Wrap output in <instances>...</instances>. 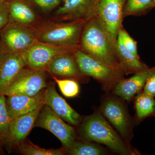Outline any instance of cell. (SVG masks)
Instances as JSON below:
<instances>
[{
	"mask_svg": "<svg viewBox=\"0 0 155 155\" xmlns=\"http://www.w3.org/2000/svg\"><path fill=\"white\" fill-rule=\"evenodd\" d=\"M116 42L96 16L84 25L79 50L107 67L125 74L117 56Z\"/></svg>",
	"mask_w": 155,
	"mask_h": 155,
	"instance_id": "cell-1",
	"label": "cell"
},
{
	"mask_svg": "<svg viewBox=\"0 0 155 155\" xmlns=\"http://www.w3.org/2000/svg\"><path fill=\"white\" fill-rule=\"evenodd\" d=\"M79 133L87 141L104 145L114 152L123 155L137 154L114 130L101 112H95L85 117Z\"/></svg>",
	"mask_w": 155,
	"mask_h": 155,
	"instance_id": "cell-2",
	"label": "cell"
},
{
	"mask_svg": "<svg viewBox=\"0 0 155 155\" xmlns=\"http://www.w3.org/2000/svg\"><path fill=\"white\" fill-rule=\"evenodd\" d=\"M86 22H49L34 28L38 41L75 51L79 49L82 29Z\"/></svg>",
	"mask_w": 155,
	"mask_h": 155,
	"instance_id": "cell-3",
	"label": "cell"
},
{
	"mask_svg": "<svg viewBox=\"0 0 155 155\" xmlns=\"http://www.w3.org/2000/svg\"><path fill=\"white\" fill-rule=\"evenodd\" d=\"M74 55L81 74L98 81L107 92L113 90L116 84L124 78V73L107 67L80 50L75 51Z\"/></svg>",
	"mask_w": 155,
	"mask_h": 155,
	"instance_id": "cell-4",
	"label": "cell"
},
{
	"mask_svg": "<svg viewBox=\"0 0 155 155\" xmlns=\"http://www.w3.org/2000/svg\"><path fill=\"white\" fill-rule=\"evenodd\" d=\"M37 41L34 27L11 21L0 32V49L2 52L21 54Z\"/></svg>",
	"mask_w": 155,
	"mask_h": 155,
	"instance_id": "cell-5",
	"label": "cell"
},
{
	"mask_svg": "<svg viewBox=\"0 0 155 155\" xmlns=\"http://www.w3.org/2000/svg\"><path fill=\"white\" fill-rule=\"evenodd\" d=\"M100 112L129 145L133 123L124 104L117 99L108 97L102 104Z\"/></svg>",
	"mask_w": 155,
	"mask_h": 155,
	"instance_id": "cell-6",
	"label": "cell"
},
{
	"mask_svg": "<svg viewBox=\"0 0 155 155\" xmlns=\"http://www.w3.org/2000/svg\"><path fill=\"white\" fill-rule=\"evenodd\" d=\"M45 71L25 67L3 93L11 95H35L47 87Z\"/></svg>",
	"mask_w": 155,
	"mask_h": 155,
	"instance_id": "cell-7",
	"label": "cell"
},
{
	"mask_svg": "<svg viewBox=\"0 0 155 155\" xmlns=\"http://www.w3.org/2000/svg\"><path fill=\"white\" fill-rule=\"evenodd\" d=\"M34 127H41L53 134L67 151L75 141L76 134L74 127L65 123L46 105L40 112Z\"/></svg>",
	"mask_w": 155,
	"mask_h": 155,
	"instance_id": "cell-8",
	"label": "cell"
},
{
	"mask_svg": "<svg viewBox=\"0 0 155 155\" xmlns=\"http://www.w3.org/2000/svg\"><path fill=\"white\" fill-rule=\"evenodd\" d=\"M68 52L74 51L37 41L22 54L26 67L35 70L46 71L54 58Z\"/></svg>",
	"mask_w": 155,
	"mask_h": 155,
	"instance_id": "cell-9",
	"label": "cell"
},
{
	"mask_svg": "<svg viewBox=\"0 0 155 155\" xmlns=\"http://www.w3.org/2000/svg\"><path fill=\"white\" fill-rule=\"evenodd\" d=\"M55 13L56 19L65 21H87L97 15L100 0H64Z\"/></svg>",
	"mask_w": 155,
	"mask_h": 155,
	"instance_id": "cell-10",
	"label": "cell"
},
{
	"mask_svg": "<svg viewBox=\"0 0 155 155\" xmlns=\"http://www.w3.org/2000/svg\"><path fill=\"white\" fill-rule=\"evenodd\" d=\"M125 0H100L97 16L108 32L117 40L122 25Z\"/></svg>",
	"mask_w": 155,
	"mask_h": 155,
	"instance_id": "cell-11",
	"label": "cell"
},
{
	"mask_svg": "<svg viewBox=\"0 0 155 155\" xmlns=\"http://www.w3.org/2000/svg\"><path fill=\"white\" fill-rule=\"evenodd\" d=\"M45 104L28 114L11 120L8 136L6 144L12 147H19L22 144L34 127L35 123Z\"/></svg>",
	"mask_w": 155,
	"mask_h": 155,
	"instance_id": "cell-12",
	"label": "cell"
},
{
	"mask_svg": "<svg viewBox=\"0 0 155 155\" xmlns=\"http://www.w3.org/2000/svg\"><path fill=\"white\" fill-rule=\"evenodd\" d=\"M26 67L22 53H0V95Z\"/></svg>",
	"mask_w": 155,
	"mask_h": 155,
	"instance_id": "cell-13",
	"label": "cell"
},
{
	"mask_svg": "<svg viewBox=\"0 0 155 155\" xmlns=\"http://www.w3.org/2000/svg\"><path fill=\"white\" fill-rule=\"evenodd\" d=\"M44 104L64 121L73 125L82 122L81 116L58 94L54 84L49 85L45 89Z\"/></svg>",
	"mask_w": 155,
	"mask_h": 155,
	"instance_id": "cell-14",
	"label": "cell"
},
{
	"mask_svg": "<svg viewBox=\"0 0 155 155\" xmlns=\"http://www.w3.org/2000/svg\"><path fill=\"white\" fill-rule=\"evenodd\" d=\"M45 89L38 94L31 96L23 95L7 96L6 107L11 121L17 117L30 113L40 106L45 104Z\"/></svg>",
	"mask_w": 155,
	"mask_h": 155,
	"instance_id": "cell-15",
	"label": "cell"
},
{
	"mask_svg": "<svg viewBox=\"0 0 155 155\" xmlns=\"http://www.w3.org/2000/svg\"><path fill=\"white\" fill-rule=\"evenodd\" d=\"M47 71L53 75L75 80H83L86 77L81 72L74 52H72L57 56L49 65Z\"/></svg>",
	"mask_w": 155,
	"mask_h": 155,
	"instance_id": "cell-16",
	"label": "cell"
},
{
	"mask_svg": "<svg viewBox=\"0 0 155 155\" xmlns=\"http://www.w3.org/2000/svg\"><path fill=\"white\" fill-rule=\"evenodd\" d=\"M154 67L134 73L129 78H124L116 84L113 89L115 95L127 101H130L142 91L148 77Z\"/></svg>",
	"mask_w": 155,
	"mask_h": 155,
	"instance_id": "cell-17",
	"label": "cell"
},
{
	"mask_svg": "<svg viewBox=\"0 0 155 155\" xmlns=\"http://www.w3.org/2000/svg\"><path fill=\"white\" fill-rule=\"evenodd\" d=\"M9 21L28 27H33L38 20L32 5L26 0H10L7 2Z\"/></svg>",
	"mask_w": 155,
	"mask_h": 155,
	"instance_id": "cell-18",
	"label": "cell"
},
{
	"mask_svg": "<svg viewBox=\"0 0 155 155\" xmlns=\"http://www.w3.org/2000/svg\"><path fill=\"white\" fill-rule=\"evenodd\" d=\"M116 48L117 56L125 75L137 73L149 67L128 51L120 41L116 40Z\"/></svg>",
	"mask_w": 155,
	"mask_h": 155,
	"instance_id": "cell-19",
	"label": "cell"
},
{
	"mask_svg": "<svg viewBox=\"0 0 155 155\" xmlns=\"http://www.w3.org/2000/svg\"><path fill=\"white\" fill-rule=\"evenodd\" d=\"M154 98L143 91L137 95L134 103L137 121L141 122L147 117H155Z\"/></svg>",
	"mask_w": 155,
	"mask_h": 155,
	"instance_id": "cell-20",
	"label": "cell"
},
{
	"mask_svg": "<svg viewBox=\"0 0 155 155\" xmlns=\"http://www.w3.org/2000/svg\"><path fill=\"white\" fill-rule=\"evenodd\" d=\"M155 8V0H125L124 17L146 14Z\"/></svg>",
	"mask_w": 155,
	"mask_h": 155,
	"instance_id": "cell-21",
	"label": "cell"
},
{
	"mask_svg": "<svg viewBox=\"0 0 155 155\" xmlns=\"http://www.w3.org/2000/svg\"><path fill=\"white\" fill-rule=\"evenodd\" d=\"M66 153L72 155H105L107 153L97 145L75 141Z\"/></svg>",
	"mask_w": 155,
	"mask_h": 155,
	"instance_id": "cell-22",
	"label": "cell"
},
{
	"mask_svg": "<svg viewBox=\"0 0 155 155\" xmlns=\"http://www.w3.org/2000/svg\"><path fill=\"white\" fill-rule=\"evenodd\" d=\"M5 96L0 95V144H6L11 119L6 105Z\"/></svg>",
	"mask_w": 155,
	"mask_h": 155,
	"instance_id": "cell-23",
	"label": "cell"
},
{
	"mask_svg": "<svg viewBox=\"0 0 155 155\" xmlns=\"http://www.w3.org/2000/svg\"><path fill=\"white\" fill-rule=\"evenodd\" d=\"M19 148V153L24 155H63L67 153L64 147L58 149H46L24 142Z\"/></svg>",
	"mask_w": 155,
	"mask_h": 155,
	"instance_id": "cell-24",
	"label": "cell"
},
{
	"mask_svg": "<svg viewBox=\"0 0 155 155\" xmlns=\"http://www.w3.org/2000/svg\"><path fill=\"white\" fill-rule=\"evenodd\" d=\"M62 94L68 98L74 97L79 92V85L77 81L74 79H59L54 78Z\"/></svg>",
	"mask_w": 155,
	"mask_h": 155,
	"instance_id": "cell-25",
	"label": "cell"
},
{
	"mask_svg": "<svg viewBox=\"0 0 155 155\" xmlns=\"http://www.w3.org/2000/svg\"><path fill=\"white\" fill-rule=\"evenodd\" d=\"M117 40L121 42L124 47L137 58H140L137 51V42L130 36L123 25L118 31Z\"/></svg>",
	"mask_w": 155,
	"mask_h": 155,
	"instance_id": "cell-26",
	"label": "cell"
},
{
	"mask_svg": "<svg viewBox=\"0 0 155 155\" xmlns=\"http://www.w3.org/2000/svg\"><path fill=\"white\" fill-rule=\"evenodd\" d=\"M44 13H50L58 7L64 0H26Z\"/></svg>",
	"mask_w": 155,
	"mask_h": 155,
	"instance_id": "cell-27",
	"label": "cell"
},
{
	"mask_svg": "<svg viewBox=\"0 0 155 155\" xmlns=\"http://www.w3.org/2000/svg\"><path fill=\"white\" fill-rule=\"evenodd\" d=\"M143 91L155 97V67L148 77Z\"/></svg>",
	"mask_w": 155,
	"mask_h": 155,
	"instance_id": "cell-28",
	"label": "cell"
},
{
	"mask_svg": "<svg viewBox=\"0 0 155 155\" xmlns=\"http://www.w3.org/2000/svg\"><path fill=\"white\" fill-rule=\"evenodd\" d=\"M9 20L8 2L0 1V30L7 25Z\"/></svg>",
	"mask_w": 155,
	"mask_h": 155,
	"instance_id": "cell-29",
	"label": "cell"
},
{
	"mask_svg": "<svg viewBox=\"0 0 155 155\" xmlns=\"http://www.w3.org/2000/svg\"><path fill=\"white\" fill-rule=\"evenodd\" d=\"M0 1H3V2H8V1H10V0H0Z\"/></svg>",
	"mask_w": 155,
	"mask_h": 155,
	"instance_id": "cell-30",
	"label": "cell"
},
{
	"mask_svg": "<svg viewBox=\"0 0 155 155\" xmlns=\"http://www.w3.org/2000/svg\"><path fill=\"white\" fill-rule=\"evenodd\" d=\"M1 49H0V53H1Z\"/></svg>",
	"mask_w": 155,
	"mask_h": 155,
	"instance_id": "cell-31",
	"label": "cell"
}]
</instances>
